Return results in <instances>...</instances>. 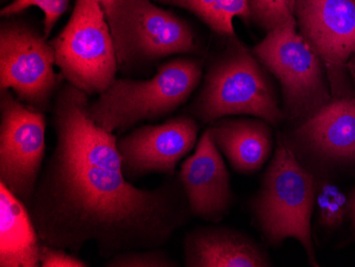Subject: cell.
Segmentation results:
<instances>
[{
    "instance_id": "obj_24",
    "label": "cell",
    "mask_w": 355,
    "mask_h": 267,
    "mask_svg": "<svg viewBox=\"0 0 355 267\" xmlns=\"http://www.w3.org/2000/svg\"><path fill=\"white\" fill-rule=\"evenodd\" d=\"M346 69L355 85V53L354 55H351L350 59L347 62Z\"/></svg>"
},
{
    "instance_id": "obj_3",
    "label": "cell",
    "mask_w": 355,
    "mask_h": 267,
    "mask_svg": "<svg viewBox=\"0 0 355 267\" xmlns=\"http://www.w3.org/2000/svg\"><path fill=\"white\" fill-rule=\"evenodd\" d=\"M315 195L312 173L279 141L261 190L253 199V214L268 243L278 246L287 239L298 241L313 266H317L311 228Z\"/></svg>"
},
{
    "instance_id": "obj_17",
    "label": "cell",
    "mask_w": 355,
    "mask_h": 267,
    "mask_svg": "<svg viewBox=\"0 0 355 267\" xmlns=\"http://www.w3.org/2000/svg\"><path fill=\"white\" fill-rule=\"evenodd\" d=\"M157 3L182 8L196 15L209 29L225 37H235L233 19H250L249 0H153Z\"/></svg>"
},
{
    "instance_id": "obj_9",
    "label": "cell",
    "mask_w": 355,
    "mask_h": 267,
    "mask_svg": "<svg viewBox=\"0 0 355 267\" xmlns=\"http://www.w3.org/2000/svg\"><path fill=\"white\" fill-rule=\"evenodd\" d=\"M45 131V113L0 91V180L27 209L44 166Z\"/></svg>"
},
{
    "instance_id": "obj_19",
    "label": "cell",
    "mask_w": 355,
    "mask_h": 267,
    "mask_svg": "<svg viewBox=\"0 0 355 267\" xmlns=\"http://www.w3.org/2000/svg\"><path fill=\"white\" fill-rule=\"evenodd\" d=\"M249 14L267 33L295 17L292 0H249Z\"/></svg>"
},
{
    "instance_id": "obj_13",
    "label": "cell",
    "mask_w": 355,
    "mask_h": 267,
    "mask_svg": "<svg viewBox=\"0 0 355 267\" xmlns=\"http://www.w3.org/2000/svg\"><path fill=\"white\" fill-rule=\"evenodd\" d=\"M294 139L321 162L355 164V94L331 99L299 123Z\"/></svg>"
},
{
    "instance_id": "obj_5",
    "label": "cell",
    "mask_w": 355,
    "mask_h": 267,
    "mask_svg": "<svg viewBox=\"0 0 355 267\" xmlns=\"http://www.w3.org/2000/svg\"><path fill=\"white\" fill-rule=\"evenodd\" d=\"M103 8L121 71L198 51L191 26L153 0H114Z\"/></svg>"
},
{
    "instance_id": "obj_25",
    "label": "cell",
    "mask_w": 355,
    "mask_h": 267,
    "mask_svg": "<svg viewBox=\"0 0 355 267\" xmlns=\"http://www.w3.org/2000/svg\"><path fill=\"white\" fill-rule=\"evenodd\" d=\"M99 1H101V6H105L112 3V1H114V0H99Z\"/></svg>"
},
{
    "instance_id": "obj_16",
    "label": "cell",
    "mask_w": 355,
    "mask_h": 267,
    "mask_svg": "<svg viewBox=\"0 0 355 267\" xmlns=\"http://www.w3.org/2000/svg\"><path fill=\"white\" fill-rule=\"evenodd\" d=\"M0 266H39L40 240L28 209L1 183Z\"/></svg>"
},
{
    "instance_id": "obj_14",
    "label": "cell",
    "mask_w": 355,
    "mask_h": 267,
    "mask_svg": "<svg viewBox=\"0 0 355 267\" xmlns=\"http://www.w3.org/2000/svg\"><path fill=\"white\" fill-rule=\"evenodd\" d=\"M187 267L271 266L262 247L246 233L227 227H199L184 239Z\"/></svg>"
},
{
    "instance_id": "obj_11",
    "label": "cell",
    "mask_w": 355,
    "mask_h": 267,
    "mask_svg": "<svg viewBox=\"0 0 355 267\" xmlns=\"http://www.w3.org/2000/svg\"><path fill=\"white\" fill-rule=\"evenodd\" d=\"M196 119L180 115L159 125H145L117 139L128 179L153 173L173 175L178 163L196 147Z\"/></svg>"
},
{
    "instance_id": "obj_22",
    "label": "cell",
    "mask_w": 355,
    "mask_h": 267,
    "mask_svg": "<svg viewBox=\"0 0 355 267\" xmlns=\"http://www.w3.org/2000/svg\"><path fill=\"white\" fill-rule=\"evenodd\" d=\"M39 266L41 267H89V263L80 257L58 247L42 242L39 249Z\"/></svg>"
},
{
    "instance_id": "obj_21",
    "label": "cell",
    "mask_w": 355,
    "mask_h": 267,
    "mask_svg": "<svg viewBox=\"0 0 355 267\" xmlns=\"http://www.w3.org/2000/svg\"><path fill=\"white\" fill-rule=\"evenodd\" d=\"M107 267H178L166 251L161 248L125 251L105 261Z\"/></svg>"
},
{
    "instance_id": "obj_20",
    "label": "cell",
    "mask_w": 355,
    "mask_h": 267,
    "mask_svg": "<svg viewBox=\"0 0 355 267\" xmlns=\"http://www.w3.org/2000/svg\"><path fill=\"white\" fill-rule=\"evenodd\" d=\"M71 0H13L0 11L6 19L23 13L31 7L39 8L44 13V37H49L55 24L69 10Z\"/></svg>"
},
{
    "instance_id": "obj_7",
    "label": "cell",
    "mask_w": 355,
    "mask_h": 267,
    "mask_svg": "<svg viewBox=\"0 0 355 267\" xmlns=\"http://www.w3.org/2000/svg\"><path fill=\"white\" fill-rule=\"evenodd\" d=\"M253 55L280 83L289 119L301 123L332 99L324 63L297 31L295 17L267 33Z\"/></svg>"
},
{
    "instance_id": "obj_12",
    "label": "cell",
    "mask_w": 355,
    "mask_h": 267,
    "mask_svg": "<svg viewBox=\"0 0 355 267\" xmlns=\"http://www.w3.org/2000/svg\"><path fill=\"white\" fill-rule=\"evenodd\" d=\"M179 181L193 216L218 223L228 214L233 203L230 175L209 128L183 162Z\"/></svg>"
},
{
    "instance_id": "obj_8",
    "label": "cell",
    "mask_w": 355,
    "mask_h": 267,
    "mask_svg": "<svg viewBox=\"0 0 355 267\" xmlns=\"http://www.w3.org/2000/svg\"><path fill=\"white\" fill-rule=\"evenodd\" d=\"M35 28L15 19L0 27V91L15 96L40 112L53 107L64 80L55 71L53 46Z\"/></svg>"
},
{
    "instance_id": "obj_1",
    "label": "cell",
    "mask_w": 355,
    "mask_h": 267,
    "mask_svg": "<svg viewBox=\"0 0 355 267\" xmlns=\"http://www.w3.org/2000/svg\"><path fill=\"white\" fill-rule=\"evenodd\" d=\"M89 95L67 83L51 107L55 135L28 212L40 240L80 257L94 243L109 260L125 251L161 248L187 222L180 181L153 190L128 180L117 137L89 117Z\"/></svg>"
},
{
    "instance_id": "obj_23",
    "label": "cell",
    "mask_w": 355,
    "mask_h": 267,
    "mask_svg": "<svg viewBox=\"0 0 355 267\" xmlns=\"http://www.w3.org/2000/svg\"><path fill=\"white\" fill-rule=\"evenodd\" d=\"M349 217L351 218L353 232L355 234V185L349 195Z\"/></svg>"
},
{
    "instance_id": "obj_18",
    "label": "cell",
    "mask_w": 355,
    "mask_h": 267,
    "mask_svg": "<svg viewBox=\"0 0 355 267\" xmlns=\"http://www.w3.org/2000/svg\"><path fill=\"white\" fill-rule=\"evenodd\" d=\"M315 206L319 224L330 230L342 227L349 216V196L333 181H316Z\"/></svg>"
},
{
    "instance_id": "obj_4",
    "label": "cell",
    "mask_w": 355,
    "mask_h": 267,
    "mask_svg": "<svg viewBox=\"0 0 355 267\" xmlns=\"http://www.w3.org/2000/svg\"><path fill=\"white\" fill-rule=\"evenodd\" d=\"M191 113L205 123L249 115L276 126L283 119L262 67L239 43L233 44L209 67Z\"/></svg>"
},
{
    "instance_id": "obj_6",
    "label": "cell",
    "mask_w": 355,
    "mask_h": 267,
    "mask_svg": "<svg viewBox=\"0 0 355 267\" xmlns=\"http://www.w3.org/2000/svg\"><path fill=\"white\" fill-rule=\"evenodd\" d=\"M49 43L64 80L89 96L116 79L114 41L99 0H76L69 23Z\"/></svg>"
},
{
    "instance_id": "obj_15",
    "label": "cell",
    "mask_w": 355,
    "mask_h": 267,
    "mask_svg": "<svg viewBox=\"0 0 355 267\" xmlns=\"http://www.w3.org/2000/svg\"><path fill=\"white\" fill-rule=\"evenodd\" d=\"M209 130L218 150L241 174L257 173L270 158L272 132L263 119L225 117L213 123Z\"/></svg>"
},
{
    "instance_id": "obj_2",
    "label": "cell",
    "mask_w": 355,
    "mask_h": 267,
    "mask_svg": "<svg viewBox=\"0 0 355 267\" xmlns=\"http://www.w3.org/2000/svg\"><path fill=\"white\" fill-rule=\"evenodd\" d=\"M201 78L200 61L191 58L165 62L147 80L116 78L89 101V117L109 132L128 130L143 121L171 114L187 103Z\"/></svg>"
},
{
    "instance_id": "obj_10",
    "label": "cell",
    "mask_w": 355,
    "mask_h": 267,
    "mask_svg": "<svg viewBox=\"0 0 355 267\" xmlns=\"http://www.w3.org/2000/svg\"><path fill=\"white\" fill-rule=\"evenodd\" d=\"M299 33L324 63L332 98L354 95L347 62L355 53V0H292Z\"/></svg>"
}]
</instances>
